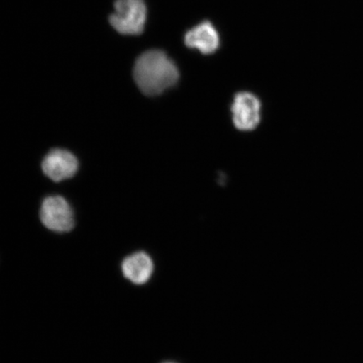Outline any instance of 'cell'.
<instances>
[{"label": "cell", "instance_id": "obj_3", "mask_svg": "<svg viewBox=\"0 0 363 363\" xmlns=\"http://www.w3.org/2000/svg\"><path fill=\"white\" fill-rule=\"evenodd\" d=\"M40 219L45 228L56 233H67L74 228V213L62 196H48L43 202Z\"/></svg>", "mask_w": 363, "mask_h": 363}, {"label": "cell", "instance_id": "obj_2", "mask_svg": "<svg viewBox=\"0 0 363 363\" xmlns=\"http://www.w3.org/2000/svg\"><path fill=\"white\" fill-rule=\"evenodd\" d=\"M147 15L143 0H116L110 22L120 34L136 35L143 33Z\"/></svg>", "mask_w": 363, "mask_h": 363}, {"label": "cell", "instance_id": "obj_4", "mask_svg": "<svg viewBox=\"0 0 363 363\" xmlns=\"http://www.w3.org/2000/svg\"><path fill=\"white\" fill-rule=\"evenodd\" d=\"M261 110L262 104L256 95L248 92L235 94L231 106L235 126L242 131L257 128L261 121Z\"/></svg>", "mask_w": 363, "mask_h": 363}, {"label": "cell", "instance_id": "obj_5", "mask_svg": "<svg viewBox=\"0 0 363 363\" xmlns=\"http://www.w3.org/2000/svg\"><path fill=\"white\" fill-rule=\"evenodd\" d=\"M43 171L45 176L54 182L72 178L79 169L78 159L69 152L54 149L45 157Z\"/></svg>", "mask_w": 363, "mask_h": 363}, {"label": "cell", "instance_id": "obj_6", "mask_svg": "<svg viewBox=\"0 0 363 363\" xmlns=\"http://www.w3.org/2000/svg\"><path fill=\"white\" fill-rule=\"evenodd\" d=\"M155 266L151 256L143 251L135 252L124 258L121 262V272L125 278L135 285L149 282L154 274Z\"/></svg>", "mask_w": 363, "mask_h": 363}, {"label": "cell", "instance_id": "obj_1", "mask_svg": "<svg viewBox=\"0 0 363 363\" xmlns=\"http://www.w3.org/2000/svg\"><path fill=\"white\" fill-rule=\"evenodd\" d=\"M133 76L136 85L144 94L156 96L177 84L179 72L165 52L150 50L136 60Z\"/></svg>", "mask_w": 363, "mask_h": 363}, {"label": "cell", "instance_id": "obj_7", "mask_svg": "<svg viewBox=\"0 0 363 363\" xmlns=\"http://www.w3.org/2000/svg\"><path fill=\"white\" fill-rule=\"evenodd\" d=\"M186 45L203 54L214 53L220 47V36L211 22L204 21L189 30L184 36Z\"/></svg>", "mask_w": 363, "mask_h": 363}, {"label": "cell", "instance_id": "obj_8", "mask_svg": "<svg viewBox=\"0 0 363 363\" xmlns=\"http://www.w3.org/2000/svg\"><path fill=\"white\" fill-rule=\"evenodd\" d=\"M162 363H178V362L169 361V362H162Z\"/></svg>", "mask_w": 363, "mask_h": 363}]
</instances>
